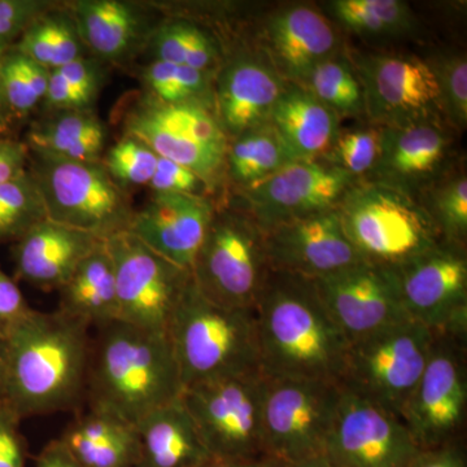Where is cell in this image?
I'll use <instances>...</instances> for the list:
<instances>
[{
	"label": "cell",
	"instance_id": "1",
	"mask_svg": "<svg viewBox=\"0 0 467 467\" xmlns=\"http://www.w3.org/2000/svg\"><path fill=\"white\" fill-rule=\"evenodd\" d=\"M88 327L58 310L33 309L5 334L0 400L21 420L75 408L88 386Z\"/></svg>",
	"mask_w": 467,
	"mask_h": 467
},
{
	"label": "cell",
	"instance_id": "2",
	"mask_svg": "<svg viewBox=\"0 0 467 467\" xmlns=\"http://www.w3.org/2000/svg\"><path fill=\"white\" fill-rule=\"evenodd\" d=\"M254 310L264 377L339 383L349 343L313 279L270 270Z\"/></svg>",
	"mask_w": 467,
	"mask_h": 467
},
{
	"label": "cell",
	"instance_id": "3",
	"mask_svg": "<svg viewBox=\"0 0 467 467\" xmlns=\"http://www.w3.org/2000/svg\"><path fill=\"white\" fill-rule=\"evenodd\" d=\"M88 387L91 408L137 425L183 392L168 333L115 321L99 328L91 346Z\"/></svg>",
	"mask_w": 467,
	"mask_h": 467
},
{
	"label": "cell",
	"instance_id": "4",
	"mask_svg": "<svg viewBox=\"0 0 467 467\" xmlns=\"http://www.w3.org/2000/svg\"><path fill=\"white\" fill-rule=\"evenodd\" d=\"M184 387L261 373L254 309H230L202 296L190 279L168 326Z\"/></svg>",
	"mask_w": 467,
	"mask_h": 467
},
{
	"label": "cell",
	"instance_id": "5",
	"mask_svg": "<svg viewBox=\"0 0 467 467\" xmlns=\"http://www.w3.org/2000/svg\"><path fill=\"white\" fill-rule=\"evenodd\" d=\"M337 211L347 238L368 263L399 266L442 242L426 207L391 184L356 183Z\"/></svg>",
	"mask_w": 467,
	"mask_h": 467
},
{
	"label": "cell",
	"instance_id": "6",
	"mask_svg": "<svg viewBox=\"0 0 467 467\" xmlns=\"http://www.w3.org/2000/svg\"><path fill=\"white\" fill-rule=\"evenodd\" d=\"M46 217L106 239L128 232L134 216L129 192L113 181L101 161H72L30 153Z\"/></svg>",
	"mask_w": 467,
	"mask_h": 467
},
{
	"label": "cell",
	"instance_id": "7",
	"mask_svg": "<svg viewBox=\"0 0 467 467\" xmlns=\"http://www.w3.org/2000/svg\"><path fill=\"white\" fill-rule=\"evenodd\" d=\"M265 236L242 209L214 211L192 267L202 296L230 309H254L270 272Z\"/></svg>",
	"mask_w": 467,
	"mask_h": 467
},
{
	"label": "cell",
	"instance_id": "8",
	"mask_svg": "<svg viewBox=\"0 0 467 467\" xmlns=\"http://www.w3.org/2000/svg\"><path fill=\"white\" fill-rule=\"evenodd\" d=\"M432 342L434 334L411 318L350 342L339 386L400 417Z\"/></svg>",
	"mask_w": 467,
	"mask_h": 467
},
{
	"label": "cell",
	"instance_id": "9",
	"mask_svg": "<svg viewBox=\"0 0 467 467\" xmlns=\"http://www.w3.org/2000/svg\"><path fill=\"white\" fill-rule=\"evenodd\" d=\"M122 125L124 135L137 138L159 158L192 169L211 189L225 171L229 140L213 109L160 103L143 94L126 110Z\"/></svg>",
	"mask_w": 467,
	"mask_h": 467
},
{
	"label": "cell",
	"instance_id": "10",
	"mask_svg": "<svg viewBox=\"0 0 467 467\" xmlns=\"http://www.w3.org/2000/svg\"><path fill=\"white\" fill-rule=\"evenodd\" d=\"M264 378L263 438L266 456L285 465L322 456L342 395L339 383Z\"/></svg>",
	"mask_w": 467,
	"mask_h": 467
},
{
	"label": "cell",
	"instance_id": "11",
	"mask_svg": "<svg viewBox=\"0 0 467 467\" xmlns=\"http://www.w3.org/2000/svg\"><path fill=\"white\" fill-rule=\"evenodd\" d=\"M263 373L184 387L181 400L212 459L266 456L263 438Z\"/></svg>",
	"mask_w": 467,
	"mask_h": 467
},
{
	"label": "cell",
	"instance_id": "12",
	"mask_svg": "<svg viewBox=\"0 0 467 467\" xmlns=\"http://www.w3.org/2000/svg\"><path fill=\"white\" fill-rule=\"evenodd\" d=\"M115 270L119 321L167 333L192 273L174 265L129 232L106 239Z\"/></svg>",
	"mask_w": 467,
	"mask_h": 467
},
{
	"label": "cell",
	"instance_id": "13",
	"mask_svg": "<svg viewBox=\"0 0 467 467\" xmlns=\"http://www.w3.org/2000/svg\"><path fill=\"white\" fill-rule=\"evenodd\" d=\"M465 337L434 334L429 358L400 418L420 450L454 441L465 418Z\"/></svg>",
	"mask_w": 467,
	"mask_h": 467
},
{
	"label": "cell",
	"instance_id": "14",
	"mask_svg": "<svg viewBox=\"0 0 467 467\" xmlns=\"http://www.w3.org/2000/svg\"><path fill=\"white\" fill-rule=\"evenodd\" d=\"M393 267L409 318L432 334L466 337L467 260L461 245L442 241Z\"/></svg>",
	"mask_w": 467,
	"mask_h": 467
},
{
	"label": "cell",
	"instance_id": "15",
	"mask_svg": "<svg viewBox=\"0 0 467 467\" xmlns=\"http://www.w3.org/2000/svg\"><path fill=\"white\" fill-rule=\"evenodd\" d=\"M365 113L379 128H398L444 115L435 67L413 55H368L355 67Z\"/></svg>",
	"mask_w": 467,
	"mask_h": 467
},
{
	"label": "cell",
	"instance_id": "16",
	"mask_svg": "<svg viewBox=\"0 0 467 467\" xmlns=\"http://www.w3.org/2000/svg\"><path fill=\"white\" fill-rule=\"evenodd\" d=\"M420 451L400 417L342 389L326 460L337 467H408Z\"/></svg>",
	"mask_w": 467,
	"mask_h": 467
},
{
	"label": "cell",
	"instance_id": "17",
	"mask_svg": "<svg viewBox=\"0 0 467 467\" xmlns=\"http://www.w3.org/2000/svg\"><path fill=\"white\" fill-rule=\"evenodd\" d=\"M358 183L333 162L291 161L275 174L243 190V212L263 232L272 227L337 207Z\"/></svg>",
	"mask_w": 467,
	"mask_h": 467
},
{
	"label": "cell",
	"instance_id": "18",
	"mask_svg": "<svg viewBox=\"0 0 467 467\" xmlns=\"http://www.w3.org/2000/svg\"><path fill=\"white\" fill-rule=\"evenodd\" d=\"M315 284L348 343L409 318L393 266L361 261Z\"/></svg>",
	"mask_w": 467,
	"mask_h": 467
},
{
	"label": "cell",
	"instance_id": "19",
	"mask_svg": "<svg viewBox=\"0 0 467 467\" xmlns=\"http://www.w3.org/2000/svg\"><path fill=\"white\" fill-rule=\"evenodd\" d=\"M270 269L318 279L365 261L344 233L337 208L264 232Z\"/></svg>",
	"mask_w": 467,
	"mask_h": 467
},
{
	"label": "cell",
	"instance_id": "20",
	"mask_svg": "<svg viewBox=\"0 0 467 467\" xmlns=\"http://www.w3.org/2000/svg\"><path fill=\"white\" fill-rule=\"evenodd\" d=\"M216 207L207 196L152 192L134 212L129 233L174 265L192 273Z\"/></svg>",
	"mask_w": 467,
	"mask_h": 467
},
{
	"label": "cell",
	"instance_id": "21",
	"mask_svg": "<svg viewBox=\"0 0 467 467\" xmlns=\"http://www.w3.org/2000/svg\"><path fill=\"white\" fill-rule=\"evenodd\" d=\"M285 88L282 77L257 58L227 63L214 82V112L227 140L269 122Z\"/></svg>",
	"mask_w": 467,
	"mask_h": 467
},
{
	"label": "cell",
	"instance_id": "22",
	"mask_svg": "<svg viewBox=\"0 0 467 467\" xmlns=\"http://www.w3.org/2000/svg\"><path fill=\"white\" fill-rule=\"evenodd\" d=\"M101 241L46 218L12 243L16 279L42 290H58Z\"/></svg>",
	"mask_w": 467,
	"mask_h": 467
},
{
	"label": "cell",
	"instance_id": "23",
	"mask_svg": "<svg viewBox=\"0 0 467 467\" xmlns=\"http://www.w3.org/2000/svg\"><path fill=\"white\" fill-rule=\"evenodd\" d=\"M265 38L275 72L285 77L288 84H303L313 67L337 54L334 26L308 5H294L273 15Z\"/></svg>",
	"mask_w": 467,
	"mask_h": 467
},
{
	"label": "cell",
	"instance_id": "24",
	"mask_svg": "<svg viewBox=\"0 0 467 467\" xmlns=\"http://www.w3.org/2000/svg\"><path fill=\"white\" fill-rule=\"evenodd\" d=\"M450 149V135L439 119L382 128V150L373 171L377 182L410 192L441 171Z\"/></svg>",
	"mask_w": 467,
	"mask_h": 467
},
{
	"label": "cell",
	"instance_id": "25",
	"mask_svg": "<svg viewBox=\"0 0 467 467\" xmlns=\"http://www.w3.org/2000/svg\"><path fill=\"white\" fill-rule=\"evenodd\" d=\"M86 48L100 63L122 64L147 46L150 33L146 14L121 0H77L67 5Z\"/></svg>",
	"mask_w": 467,
	"mask_h": 467
},
{
	"label": "cell",
	"instance_id": "26",
	"mask_svg": "<svg viewBox=\"0 0 467 467\" xmlns=\"http://www.w3.org/2000/svg\"><path fill=\"white\" fill-rule=\"evenodd\" d=\"M269 124L294 161H313L333 150L339 117L299 85L285 84Z\"/></svg>",
	"mask_w": 467,
	"mask_h": 467
},
{
	"label": "cell",
	"instance_id": "27",
	"mask_svg": "<svg viewBox=\"0 0 467 467\" xmlns=\"http://www.w3.org/2000/svg\"><path fill=\"white\" fill-rule=\"evenodd\" d=\"M137 467H202L212 460L182 400L150 411L137 423Z\"/></svg>",
	"mask_w": 467,
	"mask_h": 467
},
{
	"label": "cell",
	"instance_id": "28",
	"mask_svg": "<svg viewBox=\"0 0 467 467\" xmlns=\"http://www.w3.org/2000/svg\"><path fill=\"white\" fill-rule=\"evenodd\" d=\"M58 441L82 467H137L140 461L137 426L98 408L73 420Z\"/></svg>",
	"mask_w": 467,
	"mask_h": 467
},
{
	"label": "cell",
	"instance_id": "29",
	"mask_svg": "<svg viewBox=\"0 0 467 467\" xmlns=\"http://www.w3.org/2000/svg\"><path fill=\"white\" fill-rule=\"evenodd\" d=\"M58 292V312L69 317L98 328L119 321L115 270L106 241L79 263Z\"/></svg>",
	"mask_w": 467,
	"mask_h": 467
},
{
	"label": "cell",
	"instance_id": "30",
	"mask_svg": "<svg viewBox=\"0 0 467 467\" xmlns=\"http://www.w3.org/2000/svg\"><path fill=\"white\" fill-rule=\"evenodd\" d=\"M26 143L34 155L101 161L107 128L91 109L47 110V115L30 126Z\"/></svg>",
	"mask_w": 467,
	"mask_h": 467
},
{
	"label": "cell",
	"instance_id": "31",
	"mask_svg": "<svg viewBox=\"0 0 467 467\" xmlns=\"http://www.w3.org/2000/svg\"><path fill=\"white\" fill-rule=\"evenodd\" d=\"M14 48L48 70L85 57L88 52L69 9L57 5L34 18Z\"/></svg>",
	"mask_w": 467,
	"mask_h": 467
},
{
	"label": "cell",
	"instance_id": "32",
	"mask_svg": "<svg viewBox=\"0 0 467 467\" xmlns=\"http://www.w3.org/2000/svg\"><path fill=\"white\" fill-rule=\"evenodd\" d=\"M294 161L285 150L273 126L251 129L229 140L225 171L239 190L250 189Z\"/></svg>",
	"mask_w": 467,
	"mask_h": 467
},
{
	"label": "cell",
	"instance_id": "33",
	"mask_svg": "<svg viewBox=\"0 0 467 467\" xmlns=\"http://www.w3.org/2000/svg\"><path fill=\"white\" fill-rule=\"evenodd\" d=\"M147 47L153 60L167 61L212 72L220 60L216 42L207 32L186 20L160 24L150 33Z\"/></svg>",
	"mask_w": 467,
	"mask_h": 467
},
{
	"label": "cell",
	"instance_id": "34",
	"mask_svg": "<svg viewBox=\"0 0 467 467\" xmlns=\"http://www.w3.org/2000/svg\"><path fill=\"white\" fill-rule=\"evenodd\" d=\"M143 94L164 104L196 103L214 109L212 72L152 60L140 72Z\"/></svg>",
	"mask_w": 467,
	"mask_h": 467
},
{
	"label": "cell",
	"instance_id": "35",
	"mask_svg": "<svg viewBox=\"0 0 467 467\" xmlns=\"http://www.w3.org/2000/svg\"><path fill=\"white\" fill-rule=\"evenodd\" d=\"M50 73L14 47L0 55V86L14 125L42 107Z\"/></svg>",
	"mask_w": 467,
	"mask_h": 467
},
{
	"label": "cell",
	"instance_id": "36",
	"mask_svg": "<svg viewBox=\"0 0 467 467\" xmlns=\"http://www.w3.org/2000/svg\"><path fill=\"white\" fill-rule=\"evenodd\" d=\"M301 88L337 117L359 116L365 113V98L355 67L344 57L335 54L317 64Z\"/></svg>",
	"mask_w": 467,
	"mask_h": 467
},
{
	"label": "cell",
	"instance_id": "37",
	"mask_svg": "<svg viewBox=\"0 0 467 467\" xmlns=\"http://www.w3.org/2000/svg\"><path fill=\"white\" fill-rule=\"evenodd\" d=\"M328 7L346 29L364 36H398L414 26L410 7L399 0H335Z\"/></svg>",
	"mask_w": 467,
	"mask_h": 467
},
{
	"label": "cell",
	"instance_id": "38",
	"mask_svg": "<svg viewBox=\"0 0 467 467\" xmlns=\"http://www.w3.org/2000/svg\"><path fill=\"white\" fill-rule=\"evenodd\" d=\"M45 205L30 171L0 186V244H12L46 220Z\"/></svg>",
	"mask_w": 467,
	"mask_h": 467
},
{
	"label": "cell",
	"instance_id": "39",
	"mask_svg": "<svg viewBox=\"0 0 467 467\" xmlns=\"http://www.w3.org/2000/svg\"><path fill=\"white\" fill-rule=\"evenodd\" d=\"M158 161L159 156L149 146L130 135H122L101 159L110 177L126 192L131 187L149 186Z\"/></svg>",
	"mask_w": 467,
	"mask_h": 467
},
{
	"label": "cell",
	"instance_id": "40",
	"mask_svg": "<svg viewBox=\"0 0 467 467\" xmlns=\"http://www.w3.org/2000/svg\"><path fill=\"white\" fill-rule=\"evenodd\" d=\"M431 209H427L434 220L442 241L461 245L467 235V178L460 173L445 181L432 193Z\"/></svg>",
	"mask_w": 467,
	"mask_h": 467
},
{
	"label": "cell",
	"instance_id": "41",
	"mask_svg": "<svg viewBox=\"0 0 467 467\" xmlns=\"http://www.w3.org/2000/svg\"><path fill=\"white\" fill-rule=\"evenodd\" d=\"M382 150V128L368 126V128L353 129L339 133L331 155L333 164L342 168L355 178L370 173L376 168Z\"/></svg>",
	"mask_w": 467,
	"mask_h": 467
},
{
	"label": "cell",
	"instance_id": "42",
	"mask_svg": "<svg viewBox=\"0 0 467 467\" xmlns=\"http://www.w3.org/2000/svg\"><path fill=\"white\" fill-rule=\"evenodd\" d=\"M441 88L444 116L459 128L467 125V64L465 57H450L432 64Z\"/></svg>",
	"mask_w": 467,
	"mask_h": 467
},
{
	"label": "cell",
	"instance_id": "43",
	"mask_svg": "<svg viewBox=\"0 0 467 467\" xmlns=\"http://www.w3.org/2000/svg\"><path fill=\"white\" fill-rule=\"evenodd\" d=\"M52 5L42 0H0V55L14 47L34 18Z\"/></svg>",
	"mask_w": 467,
	"mask_h": 467
},
{
	"label": "cell",
	"instance_id": "44",
	"mask_svg": "<svg viewBox=\"0 0 467 467\" xmlns=\"http://www.w3.org/2000/svg\"><path fill=\"white\" fill-rule=\"evenodd\" d=\"M152 192L182 193V195L207 196L211 190L204 180L192 171L171 160L159 158L158 167L149 184Z\"/></svg>",
	"mask_w": 467,
	"mask_h": 467
},
{
	"label": "cell",
	"instance_id": "45",
	"mask_svg": "<svg viewBox=\"0 0 467 467\" xmlns=\"http://www.w3.org/2000/svg\"><path fill=\"white\" fill-rule=\"evenodd\" d=\"M20 422L21 418L0 400V467H26V442Z\"/></svg>",
	"mask_w": 467,
	"mask_h": 467
},
{
	"label": "cell",
	"instance_id": "46",
	"mask_svg": "<svg viewBox=\"0 0 467 467\" xmlns=\"http://www.w3.org/2000/svg\"><path fill=\"white\" fill-rule=\"evenodd\" d=\"M32 310L16 279L0 267V335L5 337Z\"/></svg>",
	"mask_w": 467,
	"mask_h": 467
},
{
	"label": "cell",
	"instance_id": "47",
	"mask_svg": "<svg viewBox=\"0 0 467 467\" xmlns=\"http://www.w3.org/2000/svg\"><path fill=\"white\" fill-rule=\"evenodd\" d=\"M30 150L26 140L0 134V186L14 182L29 171Z\"/></svg>",
	"mask_w": 467,
	"mask_h": 467
},
{
	"label": "cell",
	"instance_id": "48",
	"mask_svg": "<svg viewBox=\"0 0 467 467\" xmlns=\"http://www.w3.org/2000/svg\"><path fill=\"white\" fill-rule=\"evenodd\" d=\"M94 100L86 97L75 86L64 78L57 70H51L47 92L42 107L46 110L91 109Z\"/></svg>",
	"mask_w": 467,
	"mask_h": 467
},
{
	"label": "cell",
	"instance_id": "49",
	"mask_svg": "<svg viewBox=\"0 0 467 467\" xmlns=\"http://www.w3.org/2000/svg\"><path fill=\"white\" fill-rule=\"evenodd\" d=\"M55 70L86 97L90 98L91 100L97 99L98 91L100 90L101 78H103L99 60L86 57L77 58L72 63Z\"/></svg>",
	"mask_w": 467,
	"mask_h": 467
},
{
	"label": "cell",
	"instance_id": "50",
	"mask_svg": "<svg viewBox=\"0 0 467 467\" xmlns=\"http://www.w3.org/2000/svg\"><path fill=\"white\" fill-rule=\"evenodd\" d=\"M408 467H467L465 451L454 441L422 450Z\"/></svg>",
	"mask_w": 467,
	"mask_h": 467
},
{
	"label": "cell",
	"instance_id": "51",
	"mask_svg": "<svg viewBox=\"0 0 467 467\" xmlns=\"http://www.w3.org/2000/svg\"><path fill=\"white\" fill-rule=\"evenodd\" d=\"M36 467H82L58 439L46 445L36 460Z\"/></svg>",
	"mask_w": 467,
	"mask_h": 467
},
{
	"label": "cell",
	"instance_id": "52",
	"mask_svg": "<svg viewBox=\"0 0 467 467\" xmlns=\"http://www.w3.org/2000/svg\"><path fill=\"white\" fill-rule=\"evenodd\" d=\"M202 467H287L281 461L269 456L257 457V459L244 460H209Z\"/></svg>",
	"mask_w": 467,
	"mask_h": 467
},
{
	"label": "cell",
	"instance_id": "53",
	"mask_svg": "<svg viewBox=\"0 0 467 467\" xmlns=\"http://www.w3.org/2000/svg\"><path fill=\"white\" fill-rule=\"evenodd\" d=\"M14 121L9 116L5 99H3L2 86H0V134H11Z\"/></svg>",
	"mask_w": 467,
	"mask_h": 467
},
{
	"label": "cell",
	"instance_id": "54",
	"mask_svg": "<svg viewBox=\"0 0 467 467\" xmlns=\"http://www.w3.org/2000/svg\"><path fill=\"white\" fill-rule=\"evenodd\" d=\"M287 467H337L330 461L326 460L324 456L315 457L306 461H301V462L294 463V465H287Z\"/></svg>",
	"mask_w": 467,
	"mask_h": 467
},
{
	"label": "cell",
	"instance_id": "55",
	"mask_svg": "<svg viewBox=\"0 0 467 467\" xmlns=\"http://www.w3.org/2000/svg\"><path fill=\"white\" fill-rule=\"evenodd\" d=\"M3 367H5V337L0 335V389H2Z\"/></svg>",
	"mask_w": 467,
	"mask_h": 467
}]
</instances>
